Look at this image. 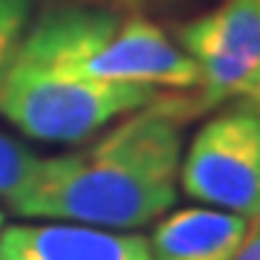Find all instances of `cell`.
Masks as SVG:
<instances>
[{"mask_svg":"<svg viewBox=\"0 0 260 260\" xmlns=\"http://www.w3.org/2000/svg\"><path fill=\"white\" fill-rule=\"evenodd\" d=\"M194 113V99L156 95L90 148L41 159L12 211L113 232L153 223L177 200L182 124Z\"/></svg>","mask_w":260,"mask_h":260,"instance_id":"cell-1","label":"cell"},{"mask_svg":"<svg viewBox=\"0 0 260 260\" xmlns=\"http://www.w3.org/2000/svg\"><path fill=\"white\" fill-rule=\"evenodd\" d=\"M29 64L107 84L197 90L200 70L171 38L139 12L52 9L41 15L18 47Z\"/></svg>","mask_w":260,"mask_h":260,"instance_id":"cell-2","label":"cell"},{"mask_svg":"<svg viewBox=\"0 0 260 260\" xmlns=\"http://www.w3.org/2000/svg\"><path fill=\"white\" fill-rule=\"evenodd\" d=\"M153 87L87 81L15 58L0 81V113L26 136L44 142H81L113 119L156 99Z\"/></svg>","mask_w":260,"mask_h":260,"instance_id":"cell-3","label":"cell"},{"mask_svg":"<svg viewBox=\"0 0 260 260\" xmlns=\"http://www.w3.org/2000/svg\"><path fill=\"white\" fill-rule=\"evenodd\" d=\"M179 185L208 208L260 220V104L217 113L182 150Z\"/></svg>","mask_w":260,"mask_h":260,"instance_id":"cell-4","label":"cell"},{"mask_svg":"<svg viewBox=\"0 0 260 260\" xmlns=\"http://www.w3.org/2000/svg\"><path fill=\"white\" fill-rule=\"evenodd\" d=\"M179 47L200 70L197 110L260 95V0H223L179 26Z\"/></svg>","mask_w":260,"mask_h":260,"instance_id":"cell-5","label":"cell"},{"mask_svg":"<svg viewBox=\"0 0 260 260\" xmlns=\"http://www.w3.org/2000/svg\"><path fill=\"white\" fill-rule=\"evenodd\" d=\"M0 260H150L142 234L81 223H20L0 229Z\"/></svg>","mask_w":260,"mask_h":260,"instance_id":"cell-6","label":"cell"},{"mask_svg":"<svg viewBox=\"0 0 260 260\" xmlns=\"http://www.w3.org/2000/svg\"><path fill=\"white\" fill-rule=\"evenodd\" d=\"M249 220L217 208L168 214L150 234V260H234L249 234Z\"/></svg>","mask_w":260,"mask_h":260,"instance_id":"cell-7","label":"cell"},{"mask_svg":"<svg viewBox=\"0 0 260 260\" xmlns=\"http://www.w3.org/2000/svg\"><path fill=\"white\" fill-rule=\"evenodd\" d=\"M41 159L44 156L23 148L18 139L0 133V197L12 200L15 194H20L38 174Z\"/></svg>","mask_w":260,"mask_h":260,"instance_id":"cell-8","label":"cell"},{"mask_svg":"<svg viewBox=\"0 0 260 260\" xmlns=\"http://www.w3.org/2000/svg\"><path fill=\"white\" fill-rule=\"evenodd\" d=\"M29 12H32V0H0V81L26 35Z\"/></svg>","mask_w":260,"mask_h":260,"instance_id":"cell-9","label":"cell"},{"mask_svg":"<svg viewBox=\"0 0 260 260\" xmlns=\"http://www.w3.org/2000/svg\"><path fill=\"white\" fill-rule=\"evenodd\" d=\"M234 260H260V220H254V225H249V234L243 246L237 249Z\"/></svg>","mask_w":260,"mask_h":260,"instance_id":"cell-10","label":"cell"},{"mask_svg":"<svg viewBox=\"0 0 260 260\" xmlns=\"http://www.w3.org/2000/svg\"><path fill=\"white\" fill-rule=\"evenodd\" d=\"M102 3L113 6V9H130V12H139L142 6H148L150 0H102Z\"/></svg>","mask_w":260,"mask_h":260,"instance_id":"cell-11","label":"cell"},{"mask_svg":"<svg viewBox=\"0 0 260 260\" xmlns=\"http://www.w3.org/2000/svg\"><path fill=\"white\" fill-rule=\"evenodd\" d=\"M0 229H3V214H0Z\"/></svg>","mask_w":260,"mask_h":260,"instance_id":"cell-12","label":"cell"},{"mask_svg":"<svg viewBox=\"0 0 260 260\" xmlns=\"http://www.w3.org/2000/svg\"><path fill=\"white\" fill-rule=\"evenodd\" d=\"M254 104H260V95H257V102H254Z\"/></svg>","mask_w":260,"mask_h":260,"instance_id":"cell-13","label":"cell"}]
</instances>
